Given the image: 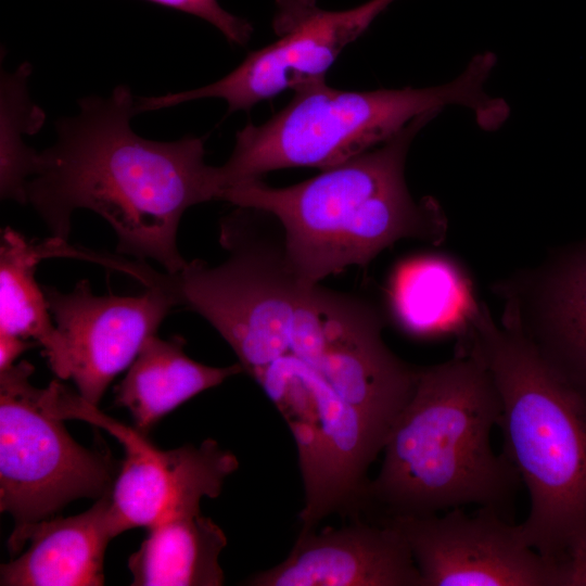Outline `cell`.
Returning a JSON list of instances; mask_svg holds the SVG:
<instances>
[{
	"label": "cell",
	"mask_w": 586,
	"mask_h": 586,
	"mask_svg": "<svg viewBox=\"0 0 586 586\" xmlns=\"http://www.w3.org/2000/svg\"><path fill=\"white\" fill-rule=\"evenodd\" d=\"M387 524L408 544L421 586H559L558 561L523 538L520 524L488 508L397 515Z\"/></svg>",
	"instance_id": "cell-10"
},
{
	"label": "cell",
	"mask_w": 586,
	"mask_h": 586,
	"mask_svg": "<svg viewBox=\"0 0 586 586\" xmlns=\"http://www.w3.org/2000/svg\"><path fill=\"white\" fill-rule=\"evenodd\" d=\"M559 586H586V536L559 562Z\"/></svg>",
	"instance_id": "cell-21"
},
{
	"label": "cell",
	"mask_w": 586,
	"mask_h": 586,
	"mask_svg": "<svg viewBox=\"0 0 586 586\" xmlns=\"http://www.w3.org/2000/svg\"><path fill=\"white\" fill-rule=\"evenodd\" d=\"M128 558L135 586H220L219 556L227 545L224 531L201 512L165 520Z\"/></svg>",
	"instance_id": "cell-16"
},
{
	"label": "cell",
	"mask_w": 586,
	"mask_h": 586,
	"mask_svg": "<svg viewBox=\"0 0 586 586\" xmlns=\"http://www.w3.org/2000/svg\"><path fill=\"white\" fill-rule=\"evenodd\" d=\"M42 289L66 347L69 379L93 405L177 306L174 296L156 284L135 296L95 295L87 280L66 293L50 285Z\"/></svg>",
	"instance_id": "cell-11"
},
{
	"label": "cell",
	"mask_w": 586,
	"mask_h": 586,
	"mask_svg": "<svg viewBox=\"0 0 586 586\" xmlns=\"http://www.w3.org/2000/svg\"><path fill=\"white\" fill-rule=\"evenodd\" d=\"M220 242L228 251L221 264L193 259L165 273L177 305L209 322L252 378L289 357L324 377L351 406L366 405L387 367L379 313L357 296L301 281L281 245L258 238L244 209L224 219Z\"/></svg>",
	"instance_id": "cell-1"
},
{
	"label": "cell",
	"mask_w": 586,
	"mask_h": 586,
	"mask_svg": "<svg viewBox=\"0 0 586 586\" xmlns=\"http://www.w3.org/2000/svg\"><path fill=\"white\" fill-rule=\"evenodd\" d=\"M437 113L409 123L386 142L289 187L255 179L227 189L222 201L271 215L281 226L290 270L316 284L351 266H367L402 239L438 244L447 222L435 199L416 201L405 163L417 133Z\"/></svg>",
	"instance_id": "cell-5"
},
{
	"label": "cell",
	"mask_w": 586,
	"mask_h": 586,
	"mask_svg": "<svg viewBox=\"0 0 586 586\" xmlns=\"http://www.w3.org/2000/svg\"><path fill=\"white\" fill-rule=\"evenodd\" d=\"M75 116L55 122L56 141L37 153L26 186L27 204L51 237L67 240L78 208L103 217L117 237V252L152 259L176 273L188 262L177 245L183 214L221 200L218 167L205 163L203 138L163 142L131 126L136 98L126 85L110 95L78 100Z\"/></svg>",
	"instance_id": "cell-2"
},
{
	"label": "cell",
	"mask_w": 586,
	"mask_h": 586,
	"mask_svg": "<svg viewBox=\"0 0 586 586\" xmlns=\"http://www.w3.org/2000/svg\"><path fill=\"white\" fill-rule=\"evenodd\" d=\"M250 586H421L410 548L394 527L355 519L339 528L300 532L278 565L249 577Z\"/></svg>",
	"instance_id": "cell-12"
},
{
	"label": "cell",
	"mask_w": 586,
	"mask_h": 586,
	"mask_svg": "<svg viewBox=\"0 0 586 586\" xmlns=\"http://www.w3.org/2000/svg\"><path fill=\"white\" fill-rule=\"evenodd\" d=\"M184 343L181 336H152L115 387L116 405L144 434L181 404L243 371L239 362L212 367L195 361L184 353Z\"/></svg>",
	"instance_id": "cell-14"
},
{
	"label": "cell",
	"mask_w": 586,
	"mask_h": 586,
	"mask_svg": "<svg viewBox=\"0 0 586 586\" xmlns=\"http://www.w3.org/2000/svg\"><path fill=\"white\" fill-rule=\"evenodd\" d=\"M501 402L483 364L468 352L418 367L415 387L386 436L362 517L429 515L467 505L511 520L519 473L491 434Z\"/></svg>",
	"instance_id": "cell-3"
},
{
	"label": "cell",
	"mask_w": 586,
	"mask_h": 586,
	"mask_svg": "<svg viewBox=\"0 0 586 586\" xmlns=\"http://www.w3.org/2000/svg\"><path fill=\"white\" fill-rule=\"evenodd\" d=\"M394 0H370L353 9L324 11L316 0H277L275 26L280 37L252 51L219 80L206 86L142 98L143 112L205 98L227 102L228 113L249 111L257 103L326 79V73Z\"/></svg>",
	"instance_id": "cell-9"
},
{
	"label": "cell",
	"mask_w": 586,
	"mask_h": 586,
	"mask_svg": "<svg viewBox=\"0 0 586 586\" xmlns=\"http://www.w3.org/2000/svg\"><path fill=\"white\" fill-rule=\"evenodd\" d=\"M31 65L3 72L0 82V194L2 200L27 204L26 186L34 174L37 151L25 143L43 125L44 112L30 99L27 82Z\"/></svg>",
	"instance_id": "cell-19"
},
{
	"label": "cell",
	"mask_w": 586,
	"mask_h": 586,
	"mask_svg": "<svg viewBox=\"0 0 586 586\" xmlns=\"http://www.w3.org/2000/svg\"><path fill=\"white\" fill-rule=\"evenodd\" d=\"M459 349L483 364L499 394L502 455L530 496L523 538L559 562L586 536V395L542 356L509 308L502 328L476 305Z\"/></svg>",
	"instance_id": "cell-4"
},
{
	"label": "cell",
	"mask_w": 586,
	"mask_h": 586,
	"mask_svg": "<svg viewBox=\"0 0 586 586\" xmlns=\"http://www.w3.org/2000/svg\"><path fill=\"white\" fill-rule=\"evenodd\" d=\"M111 493L88 510L15 525L8 548L14 556L0 566L1 586H100L104 584L106 547L115 536Z\"/></svg>",
	"instance_id": "cell-13"
},
{
	"label": "cell",
	"mask_w": 586,
	"mask_h": 586,
	"mask_svg": "<svg viewBox=\"0 0 586 586\" xmlns=\"http://www.w3.org/2000/svg\"><path fill=\"white\" fill-rule=\"evenodd\" d=\"M388 296L397 323L421 337L449 332L462 336L477 305L467 277L441 256H420L400 264Z\"/></svg>",
	"instance_id": "cell-17"
},
{
	"label": "cell",
	"mask_w": 586,
	"mask_h": 586,
	"mask_svg": "<svg viewBox=\"0 0 586 586\" xmlns=\"http://www.w3.org/2000/svg\"><path fill=\"white\" fill-rule=\"evenodd\" d=\"M148 1L198 16L215 26L229 42L234 44L244 46L253 31L250 22L229 13L217 0Z\"/></svg>",
	"instance_id": "cell-20"
},
{
	"label": "cell",
	"mask_w": 586,
	"mask_h": 586,
	"mask_svg": "<svg viewBox=\"0 0 586 586\" xmlns=\"http://www.w3.org/2000/svg\"><path fill=\"white\" fill-rule=\"evenodd\" d=\"M544 301L539 327L523 330L542 356L586 395V250L553 272Z\"/></svg>",
	"instance_id": "cell-18"
},
{
	"label": "cell",
	"mask_w": 586,
	"mask_h": 586,
	"mask_svg": "<svg viewBox=\"0 0 586 586\" xmlns=\"http://www.w3.org/2000/svg\"><path fill=\"white\" fill-rule=\"evenodd\" d=\"M34 345H37L34 341L0 334V370L14 365L18 356Z\"/></svg>",
	"instance_id": "cell-22"
},
{
	"label": "cell",
	"mask_w": 586,
	"mask_h": 586,
	"mask_svg": "<svg viewBox=\"0 0 586 586\" xmlns=\"http://www.w3.org/2000/svg\"><path fill=\"white\" fill-rule=\"evenodd\" d=\"M495 64L493 52L480 53L453 81L420 89L349 91L332 88L326 79L306 85L267 122L249 123L237 132L230 157L218 166L224 193L278 169L336 166L450 104L470 109L481 128L495 130L510 112L505 100L484 88Z\"/></svg>",
	"instance_id": "cell-6"
},
{
	"label": "cell",
	"mask_w": 586,
	"mask_h": 586,
	"mask_svg": "<svg viewBox=\"0 0 586 586\" xmlns=\"http://www.w3.org/2000/svg\"><path fill=\"white\" fill-rule=\"evenodd\" d=\"M40 400L51 415L103 429L122 444L125 458L111 492L110 509L116 536L201 512V499L218 497L226 479L239 468L237 456L213 438L200 446L160 449L148 434L105 415L59 380L41 390Z\"/></svg>",
	"instance_id": "cell-8"
},
{
	"label": "cell",
	"mask_w": 586,
	"mask_h": 586,
	"mask_svg": "<svg viewBox=\"0 0 586 586\" xmlns=\"http://www.w3.org/2000/svg\"><path fill=\"white\" fill-rule=\"evenodd\" d=\"M27 360L0 370V511L15 525L52 518L78 498L112 492L117 475L106 448H86L41 404Z\"/></svg>",
	"instance_id": "cell-7"
},
{
	"label": "cell",
	"mask_w": 586,
	"mask_h": 586,
	"mask_svg": "<svg viewBox=\"0 0 586 586\" xmlns=\"http://www.w3.org/2000/svg\"><path fill=\"white\" fill-rule=\"evenodd\" d=\"M56 238L33 242L13 228L0 242V334L40 345L53 373L68 380L64 341L53 321L42 286L35 279L40 260L58 257Z\"/></svg>",
	"instance_id": "cell-15"
}]
</instances>
